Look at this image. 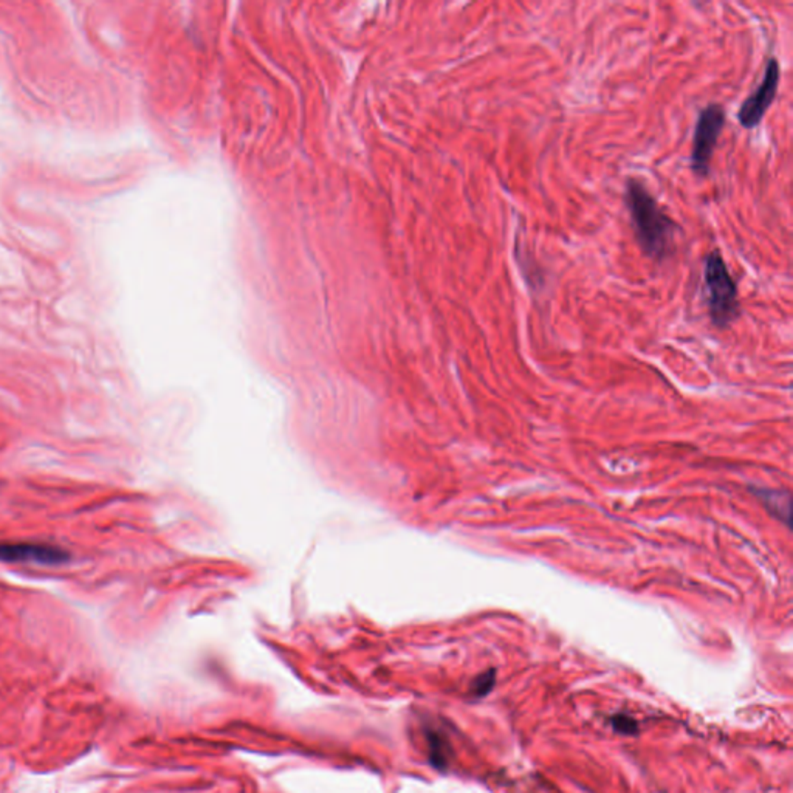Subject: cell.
Listing matches in <instances>:
<instances>
[{"instance_id":"1","label":"cell","mask_w":793,"mask_h":793,"mask_svg":"<svg viewBox=\"0 0 793 793\" xmlns=\"http://www.w3.org/2000/svg\"><path fill=\"white\" fill-rule=\"evenodd\" d=\"M624 203L641 251L657 262L668 259L674 253L676 234L680 228L661 210L656 197L641 181L635 179L626 181Z\"/></svg>"},{"instance_id":"2","label":"cell","mask_w":793,"mask_h":793,"mask_svg":"<svg viewBox=\"0 0 793 793\" xmlns=\"http://www.w3.org/2000/svg\"><path fill=\"white\" fill-rule=\"evenodd\" d=\"M703 295L716 328H729L739 317L738 287L720 250L710 251L703 262Z\"/></svg>"},{"instance_id":"3","label":"cell","mask_w":793,"mask_h":793,"mask_svg":"<svg viewBox=\"0 0 793 793\" xmlns=\"http://www.w3.org/2000/svg\"><path fill=\"white\" fill-rule=\"evenodd\" d=\"M724 126L725 111L720 104H709L699 113L691 149V170L698 177L710 174L711 157Z\"/></svg>"},{"instance_id":"4","label":"cell","mask_w":793,"mask_h":793,"mask_svg":"<svg viewBox=\"0 0 793 793\" xmlns=\"http://www.w3.org/2000/svg\"><path fill=\"white\" fill-rule=\"evenodd\" d=\"M779 64L777 59L770 58L767 61L766 70L762 81L755 92L740 104L738 112V122L744 129H753L766 117L769 107L772 106L777 98L778 85H779Z\"/></svg>"},{"instance_id":"5","label":"cell","mask_w":793,"mask_h":793,"mask_svg":"<svg viewBox=\"0 0 793 793\" xmlns=\"http://www.w3.org/2000/svg\"><path fill=\"white\" fill-rule=\"evenodd\" d=\"M69 556L65 550L44 543H0V561L27 566H59Z\"/></svg>"},{"instance_id":"6","label":"cell","mask_w":793,"mask_h":793,"mask_svg":"<svg viewBox=\"0 0 793 793\" xmlns=\"http://www.w3.org/2000/svg\"><path fill=\"white\" fill-rule=\"evenodd\" d=\"M613 729L619 731V733H623V735H632L637 731V724H635V720L632 718H628V716H623V714H620V716H615L612 720Z\"/></svg>"},{"instance_id":"7","label":"cell","mask_w":793,"mask_h":793,"mask_svg":"<svg viewBox=\"0 0 793 793\" xmlns=\"http://www.w3.org/2000/svg\"><path fill=\"white\" fill-rule=\"evenodd\" d=\"M494 685V671H488L487 674H482L476 682H475V693L477 696H484L488 693Z\"/></svg>"}]
</instances>
